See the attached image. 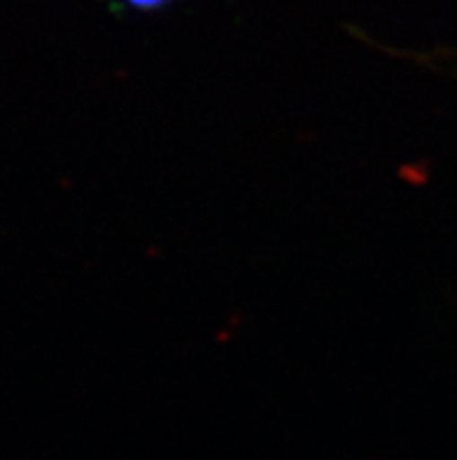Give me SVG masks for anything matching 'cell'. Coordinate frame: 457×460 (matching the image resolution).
Listing matches in <instances>:
<instances>
[{"label":"cell","instance_id":"6da1fadb","mask_svg":"<svg viewBox=\"0 0 457 460\" xmlns=\"http://www.w3.org/2000/svg\"><path fill=\"white\" fill-rule=\"evenodd\" d=\"M115 10L136 12V14H154L166 7L175 5L178 0H108Z\"/></svg>","mask_w":457,"mask_h":460}]
</instances>
